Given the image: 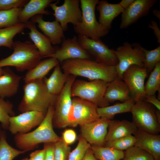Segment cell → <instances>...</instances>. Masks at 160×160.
<instances>
[{
    "instance_id": "6da1fadb",
    "label": "cell",
    "mask_w": 160,
    "mask_h": 160,
    "mask_svg": "<svg viewBox=\"0 0 160 160\" xmlns=\"http://www.w3.org/2000/svg\"><path fill=\"white\" fill-rule=\"evenodd\" d=\"M61 64L63 72L90 81L99 79L109 82L117 76L115 66L99 63L92 59H68Z\"/></svg>"
},
{
    "instance_id": "7a4b0ae2",
    "label": "cell",
    "mask_w": 160,
    "mask_h": 160,
    "mask_svg": "<svg viewBox=\"0 0 160 160\" xmlns=\"http://www.w3.org/2000/svg\"><path fill=\"white\" fill-rule=\"evenodd\" d=\"M54 110V106H50L42 122L34 130L15 135L14 142L20 150L27 152L36 148L40 143H55L62 139L53 129Z\"/></svg>"
},
{
    "instance_id": "3957f363",
    "label": "cell",
    "mask_w": 160,
    "mask_h": 160,
    "mask_svg": "<svg viewBox=\"0 0 160 160\" xmlns=\"http://www.w3.org/2000/svg\"><path fill=\"white\" fill-rule=\"evenodd\" d=\"M23 90L24 95L18 107L21 113L34 111L46 114L49 108L55 105L57 96L49 92L43 79L25 83Z\"/></svg>"
},
{
    "instance_id": "277c9868",
    "label": "cell",
    "mask_w": 160,
    "mask_h": 160,
    "mask_svg": "<svg viewBox=\"0 0 160 160\" xmlns=\"http://www.w3.org/2000/svg\"><path fill=\"white\" fill-rule=\"evenodd\" d=\"M12 48V54L0 60V67L12 66L18 71H28L36 66L43 58L30 41L14 42Z\"/></svg>"
},
{
    "instance_id": "5b68a950",
    "label": "cell",
    "mask_w": 160,
    "mask_h": 160,
    "mask_svg": "<svg viewBox=\"0 0 160 160\" xmlns=\"http://www.w3.org/2000/svg\"><path fill=\"white\" fill-rule=\"evenodd\" d=\"M99 0H80L82 12L81 22L73 26L75 32L81 36L94 40L100 39L109 32L96 18L95 9Z\"/></svg>"
},
{
    "instance_id": "8992f818",
    "label": "cell",
    "mask_w": 160,
    "mask_h": 160,
    "mask_svg": "<svg viewBox=\"0 0 160 160\" xmlns=\"http://www.w3.org/2000/svg\"><path fill=\"white\" fill-rule=\"evenodd\" d=\"M109 83L99 79L89 81L75 80L71 88V97H78L89 101L98 107L109 106L110 103L104 98L105 93Z\"/></svg>"
},
{
    "instance_id": "52a82bcc",
    "label": "cell",
    "mask_w": 160,
    "mask_h": 160,
    "mask_svg": "<svg viewBox=\"0 0 160 160\" xmlns=\"http://www.w3.org/2000/svg\"><path fill=\"white\" fill-rule=\"evenodd\" d=\"M155 110L151 104L144 100L135 103L131 112L132 122L138 129L152 134H159L160 124L156 119Z\"/></svg>"
},
{
    "instance_id": "ba28073f",
    "label": "cell",
    "mask_w": 160,
    "mask_h": 160,
    "mask_svg": "<svg viewBox=\"0 0 160 160\" xmlns=\"http://www.w3.org/2000/svg\"><path fill=\"white\" fill-rule=\"evenodd\" d=\"M114 52L118 61L115 66L117 75L121 79L124 72L131 65L143 67L145 56L140 44L125 42L114 50Z\"/></svg>"
},
{
    "instance_id": "9c48e42d",
    "label": "cell",
    "mask_w": 160,
    "mask_h": 160,
    "mask_svg": "<svg viewBox=\"0 0 160 160\" xmlns=\"http://www.w3.org/2000/svg\"><path fill=\"white\" fill-rule=\"evenodd\" d=\"M76 77L69 75L63 88L57 96L53 117V127L63 128L68 126V116L72 103L71 88Z\"/></svg>"
},
{
    "instance_id": "30bf717a",
    "label": "cell",
    "mask_w": 160,
    "mask_h": 160,
    "mask_svg": "<svg viewBox=\"0 0 160 160\" xmlns=\"http://www.w3.org/2000/svg\"><path fill=\"white\" fill-rule=\"evenodd\" d=\"M97 107L89 101L78 97H73L68 116V126H80L99 119L100 117L97 112Z\"/></svg>"
},
{
    "instance_id": "8fae6325",
    "label": "cell",
    "mask_w": 160,
    "mask_h": 160,
    "mask_svg": "<svg viewBox=\"0 0 160 160\" xmlns=\"http://www.w3.org/2000/svg\"><path fill=\"white\" fill-rule=\"evenodd\" d=\"M77 38L81 47L96 62L111 66L118 63L114 50L110 49L100 39L94 40L79 35Z\"/></svg>"
},
{
    "instance_id": "7c38bea8",
    "label": "cell",
    "mask_w": 160,
    "mask_h": 160,
    "mask_svg": "<svg viewBox=\"0 0 160 160\" xmlns=\"http://www.w3.org/2000/svg\"><path fill=\"white\" fill-rule=\"evenodd\" d=\"M59 1L51 3L49 5L54 11L55 20L58 22L64 31L68 29V24L73 26L81 22L82 12L79 7V0H65L63 4L57 5Z\"/></svg>"
},
{
    "instance_id": "4fadbf2b",
    "label": "cell",
    "mask_w": 160,
    "mask_h": 160,
    "mask_svg": "<svg viewBox=\"0 0 160 160\" xmlns=\"http://www.w3.org/2000/svg\"><path fill=\"white\" fill-rule=\"evenodd\" d=\"M148 74L147 70L143 67L133 65L122 74V79L127 85L131 97L135 103L143 100L145 98V80Z\"/></svg>"
},
{
    "instance_id": "5bb4252c",
    "label": "cell",
    "mask_w": 160,
    "mask_h": 160,
    "mask_svg": "<svg viewBox=\"0 0 160 160\" xmlns=\"http://www.w3.org/2000/svg\"><path fill=\"white\" fill-rule=\"evenodd\" d=\"M45 115L41 112L31 111L11 116L8 130L15 135L28 133L41 123Z\"/></svg>"
},
{
    "instance_id": "9a60e30c",
    "label": "cell",
    "mask_w": 160,
    "mask_h": 160,
    "mask_svg": "<svg viewBox=\"0 0 160 160\" xmlns=\"http://www.w3.org/2000/svg\"><path fill=\"white\" fill-rule=\"evenodd\" d=\"M110 121L105 118L100 117L93 122L80 126L81 135L91 145L104 146Z\"/></svg>"
},
{
    "instance_id": "2e32d148",
    "label": "cell",
    "mask_w": 160,
    "mask_h": 160,
    "mask_svg": "<svg viewBox=\"0 0 160 160\" xmlns=\"http://www.w3.org/2000/svg\"><path fill=\"white\" fill-rule=\"evenodd\" d=\"M57 59L61 64L64 61L70 59H92L90 55L80 46L77 37L64 39L61 47L55 49V53L49 57Z\"/></svg>"
},
{
    "instance_id": "e0dca14e",
    "label": "cell",
    "mask_w": 160,
    "mask_h": 160,
    "mask_svg": "<svg viewBox=\"0 0 160 160\" xmlns=\"http://www.w3.org/2000/svg\"><path fill=\"white\" fill-rule=\"evenodd\" d=\"M157 1V0H135L122 13L120 28H126L140 18L147 15L151 9Z\"/></svg>"
},
{
    "instance_id": "ac0fdd59",
    "label": "cell",
    "mask_w": 160,
    "mask_h": 160,
    "mask_svg": "<svg viewBox=\"0 0 160 160\" xmlns=\"http://www.w3.org/2000/svg\"><path fill=\"white\" fill-rule=\"evenodd\" d=\"M136 138L134 146L150 153L155 160H160V135L137 129L134 134Z\"/></svg>"
},
{
    "instance_id": "d6986e66",
    "label": "cell",
    "mask_w": 160,
    "mask_h": 160,
    "mask_svg": "<svg viewBox=\"0 0 160 160\" xmlns=\"http://www.w3.org/2000/svg\"><path fill=\"white\" fill-rule=\"evenodd\" d=\"M25 25V27L30 30L28 33L30 38L43 58L49 57L55 53V49L52 45L50 39L38 30L34 22L28 21Z\"/></svg>"
},
{
    "instance_id": "ffe728a7",
    "label": "cell",
    "mask_w": 160,
    "mask_h": 160,
    "mask_svg": "<svg viewBox=\"0 0 160 160\" xmlns=\"http://www.w3.org/2000/svg\"><path fill=\"white\" fill-rule=\"evenodd\" d=\"M32 21L38 24L39 28L49 38L52 44L57 45L62 43L65 38L64 31L57 21H46L41 15L34 17Z\"/></svg>"
},
{
    "instance_id": "44dd1931",
    "label": "cell",
    "mask_w": 160,
    "mask_h": 160,
    "mask_svg": "<svg viewBox=\"0 0 160 160\" xmlns=\"http://www.w3.org/2000/svg\"><path fill=\"white\" fill-rule=\"evenodd\" d=\"M131 98L128 87L122 79L117 76L109 82L104 95L107 102L110 103L116 100L123 102Z\"/></svg>"
},
{
    "instance_id": "7402d4cb",
    "label": "cell",
    "mask_w": 160,
    "mask_h": 160,
    "mask_svg": "<svg viewBox=\"0 0 160 160\" xmlns=\"http://www.w3.org/2000/svg\"><path fill=\"white\" fill-rule=\"evenodd\" d=\"M137 129L132 122L126 120H111L109 124L105 143L134 135Z\"/></svg>"
},
{
    "instance_id": "603a6c76",
    "label": "cell",
    "mask_w": 160,
    "mask_h": 160,
    "mask_svg": "<svg viewBox=\"0 0 160 160\" xmlns=\"http://www.w3.org/2000/svg\"><path fill=\"white\" fill-rule=\"evenodd\" d=\"M96 9L99 12V23L109 30L113 20L125 10L119 3L111 4L104 0L99 1Z\"/></svg>"
},
{
    "instance_id": "cb8c5ba5",
    "label": "cell",
    "mask_w": 160,
    "mask_h": 160,
    "mask_svg": "<svg viewBox=\"0 0 160 160\" xmlns=\"http://www.w3.org/2000/svg\"><path fill=\"white\" fill-rule=\"evenodd\" d=\"M0 77V97H11L17 92L22 77L9 68L5 69Z\"/></svg>"
},
{
    "instance_id": "d4e9b609",
    "label": "cell",
    "mask_w": 160,
    "mask_h": 160,
    "mask_svg": "<svg viewBox=\"0 0 160 160\" xmlns=\"http://www.w3.org/2000/svg\"><path fill=\"white\" fill-rule=\"evenodd\" d=\"M54 1L31 0L23 8L18 18L20 23H25L29 19L36 15H49V12L45 8Z\"/></svg>"
},
{
    "instance_id": "484cf974",
    "label": "cell",
    "mask_w": 160,
    "mask_h": 160,
    "mask_svg": "<svg viewBox=\"0 0 160 160\" xmlns=\"http://www.w3.org/2000/svg\"><path fill=\"white\" fill-rule=\"evenodd\" d=\"M60 63L55 67L49 78L45 77L43 81L49 92L51 94L57 96L61 92L66 83L69 75L62 72Z\"/></svg>"
},
{
    "instance_id": "4316f807",
    "label": "cell",
    "mask_w": 160,
    "mask_h": 160,
    "mask_svg": "<svg viewBox=\"0 0 160 160\" xmlns=\"http://www.w3.org/2000/svg\"><path fill=\"white\" fill-rule=\"evenodd\" d=\"M59 63L57 59L52 57L41 60L34 67L28 71L23 78L25 83L43 79L48 72Z\"/></svg>"
},
{
    "instance_id": "83f0119b",
    "label": "cell",
    "mask_w": 160,
    "mask_h": 160,
    "mask_svg": "<svg viewBox=\"0 0 160 160\" xmlns=\"http://www.w3.org/2000/svg\"><path fill=\"white\" fill-rule=\"evenodd\" d=\"M135 103V102L131 98L126 101L116 103L112 105L97 107V111L100 117L111 120L116 114L131 112L132 108Z\"/></svg>"
},
{
    "instance_id": "f1b7e54d",
    "label": "cell",
    "mask_w": 160,
    "mask_h": 160,
    "mask_svg": "<svg viewBox=\"0 0 160 160\" xmlns=\"http://www.w3.org/2000/svg\"><path fill=\"white\" fill-rule=\"evenodd\" d=\"M92 152L98 160H121L124 156V152L105 146L91 145Z\"/></svg>"
},
{
    "instance_id": "f546056e",
    "label": "cell",
    "mask_w": 160,
    "mask_h": 160,
    "mask_svg": "<svg viewBox=\"0 0 160 160\" xmlns=\"http://www.w3.org/2000/svg\"><path fill=\"white\" fill-rule=\"evenodd\" d=\"M25 27V23H20L10 27L0 29V46L12 48L13 38L22 32Z\"/></svg>"
},
{
    "instance_id": "4dcf8cb0",
    "label": "cell",
    "mask_w": 160,
    "mask_h": 160,
    "mask_svg": "<svg viewBox=\"0 0 160 160\" xmlns=\"http://www.w3.org/2000/svg\"><path fill=\"white\" fill-rule=\"evenodd\" d=\"M4 131L0 132V160H13L18 156L26 152L16 149L11 146L7 140Z\"/></svg>"
},
{
    "instance_id": "1f68e13d",
    "label": "cell",
    "mask_w": 160,
    "mask_h": 160,
    "mask_svg": "<svg viewBox=\"0 0 160 160\" xmlns=\"http://www.w3.org/2000/svg\"><path fill=\"white\" fill-rule=\"evenodd\" d=\"M144 89L146 95H155L156 92L160 91V62L151 72Z\"/></svg>"
},
{
    "instance_id": "d6a6232c",
    "label": "cell",
    "mask_w": 160,
    "mask_h": 160,
    "mask_svg": "<svg viewBox=\"0 0 160 160\" xmlns=\"http://www.w3.org/2000/svg\"><path fill=\"white\" fill-rule=\"evenodd\" d=\"M23 8H16L0 10V29L10 27L20 23L18 18Z\"/></svg>"
},
{
    "instance_id": "836d02e7",
    "label": "cell",
    "mask_w": 160,
    "mask_h": 160,
    "mask_svg": "<svg viewBox=\"0 0 160 160\" xmlns=\"http://www.w3.org/2000/svg\"><path fill=\"white\" fill-rule=\"evenodd\" d=\"M13 108L12 103L0 97V122L4 129H8L10 117L15 115Z\"/></svg>"
},
{
    "instance_id": "e575fe53",
    "label": "cell",
    "mask_w": 160,
    "mask_h": 160,
    "mask_svg": "<svg viewBox=\"0 0 160 160\" xmlns=\"http://www.w3.org/2000/svg\"><path fill=\"white\" fill-rule=\"evenodd\" d=\"M142 49L145 56L143 68L148 73L152 71L156 65L160 62V46L151 50L143 47Z\"/></svg>"
},
{
    "instance_id": "d590c367",
    "label": "cell",
    "mask_w": 160,
    "mask_h": 160,
    "mask_svg": "<svg viewBox=\"0 0 160 160\" xmlns=\"http://www.w3.org/2000/svg\"><path fill=\"white\" fill-rule=\"evenodd\" d=\"M134 135H130L105 143L104 146L123 151L134 146L136 142Z\"/></svg>"
},
{
    "instance_id": "8d00e7d4",
    "label": "cell",
    "mask_w": 160,
    "mask_h": 160,
    "mask_svg": "<svg viewBox=\"0 0 160 160\" xmlns=\"http://www.w3.org/2000/svg\"><path fill=\"white\" fill-rule=\"evenodd\" d=\"M122 160H155L148 152L141 148L133 146L124 152Z\"/></svg>"
},
{
    "instance_id": "74e56055",
    "label": "cell",
    "mask_w": 160,
    "mask_h": 160,
    "mask_svg": "<svg viewBox=\"0 0 160 160\" xmlns=\"http://www.w3.org/2000/svg\"><path fill=\"white\" fill-rule=\"evenodd\" d=\"M78 140L77 146L71 152L68 160H82L87 151L91 147V145L81 135Z\"/></svg>"
},
{
    "instance_id": "f35d334b",
    "label": "cell",
    "mask_w": 160,
    "mask_h": 160,
    "mask_svg": "<svg viewBox=\"0 0 160 160\" xmlns=\"http://www.w3.org/2000/svg\"><path fill=\"white\" fill-rule=\"evenodd\" d=\"M71 152V148L62 139L55 143V160H68Z\"/></svg>"
},
{
    "instance_id": "ab89813d",
    "label": "cell",
    "mask_w": 160,
    "mask_h": 160,
    "mask_svg": "<svg viewBox=\"0 0 160 160\" xmlns=\"http://www.w3.org/2000/svg\"><path fill=\"white\" fill-rule=\"evenodd\" d=\"M25 0H0V10L24 6L28 2Z\"/></svg>"
},
{
    "instance_id": "60d3db41",
    "label": "cell",
    "mask_w": 160,
    "mask_h": 160,
    "mask_svg": "<svg viewBox=\"0 0 160 160\" xmlns=\"http://www.w3.org/2000/svg\"><path fill=\"white\" fill-rule=\"evenodd\" d=\"M75 131L71 129H65L62 133L61 138L63 142L69 145L73 143L76 139Z\"/></svg>"
},
{
    "instance_id": "b9f144b4",
    "label": "cell",
    "mask_w": 160,
    "mask_h": 160,
    "mask_svg": "<svg viewBox=\"0 0 160 160\" xmlns=\"http://www.w3.org/2000/svg\"><path fill=\"white\" fill-rule=\"evenodd\" d=\"M55 143H44V147L45 150L44 160H55L54 148Z\"/></svg>"
},
{
    "instance_id": "7bdbcfd3",
    "label": "cell",
    "mask_w": 160,
    "mask_h": 160,
    "mask_svg": "<svg viewBox=\"0 0 160 160\" xmlns=\"http://www.w3.org/2000/svg\"><path fill=\"white\" fill-rule=\"evenodd\" d=\"M45 155V150L44 147L42 149L37 150L31 153L29 158L31 160H44Z\"/></svg>"
},
{
    "instance_id": "ee69618b",
    "label": "cell",
    "mask_w": 160,
    "mask_h": 160,
    "mask_svg": "<svg viewBox=\"0 0 160 160\" xmlns=\"http://www.w3.org/2000/svg\"><path fill=\"white\" fill-rule=\"evenodd\" d=\"M148 27L153 30V33L156 38L157 42L160 44V30L157 23L153 20H151V24H149Z\"/></svg>"
},
{
    "instance_id": "f6af8a7d",
    "label": "cell",
    "mask_w": 160,
    "mask_h": 160,
    "mask_svg": "<svg viewBox=\"0 0 160 160\" xmlns=\"http://www.w3.org/2000/svg\"><path fill=\"white\" fill-rule=\"evenodd\" d=\"M144 101L153 105L157 109L160 110V101L156 97L155 95H146Z\"/></svg>"
},
{
    "instance_id": "bcb514c9",
    "label": "cell",
    "mask_w": 160,
    "mask_h": 160,
    "mask_svg": "<svg viewBox=\"0 0 160 160\" xmlns=\"http://www.w3.org/2000/svg\"><path fill=\"white\" fill-rule=\"evenodd\" d=\"M82 160H98L94 156L91 147L86 151Z\"/></svg>"
},
{
    "instance_id": "7dc6e473",
    "label": "cell",
    "mask_w": 160,
    "mask_h": 160,
    "mask_svg": "<svg viewBox=\"0 0 160 160\" xmlns=\"http://www.w3.org/2000/svg\"><path fill=\"white\" fill-rule=\"evenodd\" d=\"M135 1V0H122L119 4L125 9L131 5Z\"/></svg>"
},
{
    "instance_id": "c3c4849f",
    "label": "cell",
    "mask_w": 160,
    "mask_h": 160,
    "mask_svg": "<svg viewBox=\"0 0 160 160\" xmlns=\"http://www.w3.org/2000/svg\"><path fill=\"white\" fill-rule=\"evenodd\" d=\"M153 15L159 20H160V11L157 9H153Z\"/></svg>"
},
{
    "instance_id": "681fc988",
    "label": "cell",
    "mask_w": 160,
    "mask_h": 160,
    "mask_svg": "<svg viewBox=\"0 0 160 160\" xmlns=\"http://www.w3.org/2000/svg\"><path fill=\"white\" fill-rule=\"evenodd\" d=\"M155 113L157 121L160 124V110L156 109L155 110Z\"/></svg>"
},
{
    "instance_id": "f907efd6",
    "label": "cell",
    "mask_w": 160,
    "mask_h": 160,
    "mask_svg": "<svg viewBox=\"0 0 160 160\" xmlns=\"http://www.w3.org/2000/svg\"><path fill=\"white\" fill-rule=\"evenodd\" d=\"M4 72V70L1 67H0V77L3 74Z\"/></svg>"
},
{
    "instance_id": "816d5d0a",
    "label": "cell",
    "mask_w": 160,
    "mask_h": 160,
    "mask_svg": "<svg viewBox=\"0 0 160 160\" xmlns=\"http://www.w3.org/2000/svg\"><path fill=\"white\" fill-rule=\"evenodd\" d=\"M21 160H31V159H30L29 158H23L21 159Z\"/></svg>"
},
{
    "instance_id": "f5cc1de1",
    "label": "cell",
    "mask_w": 160,
    "mask_h": 160,
    "mask_svg": "<svg viewBox=\"0 0 160 160\" xmlns=\"http://www.w3.org/2000/svg\"><path fill=\"white\" fill-rule=\"evenodd\" d=\"M1 131V127H0V132Z\"/></svg>"
}]
</instances>
